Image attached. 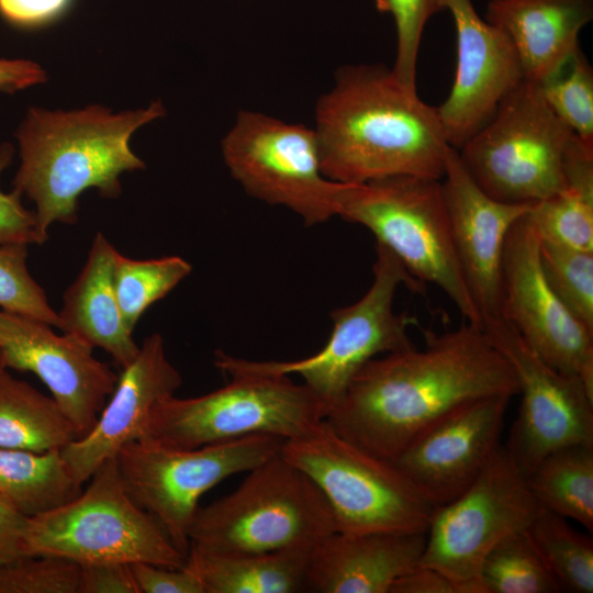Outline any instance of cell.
<instances>
[{
  "mask_svg": "<svg viewBox=\"0 0 593 593\" xmlns=\"http://www.w3.org/2000/svg\"><path fill=\"white\" fill-rule=\"evenodd\" d=\"M81 491L59 449L0 448V496L25 517L51 511Z\"/></svg>",
  "mask_w": 593,
  "mask_h": 593,
  "instance_id": "obj_26",
  "label": "cell"
},
{
  "mask_svg": "<svg viewBox=\"0 0 593 593\" xmlns=\"http://www.w3.org/2000/svg\"><path fill=\"white\" fill-rule=\"evenodd\" d=\"M45 80L46 72L34 61L0 58V91L14 93Z\"/></svg>",
  "mask_w": 593,
  "mask_h": 593,
  "instance_id": "obj_42",
  "label": "cell"
},
{
  "mask_svg": "<svg viewBox=\"0 0 593 593\" xmlns=\"http://www.w3.org/2000/svg\"><path fill=\"white\" fill-rule=\"evenodd\" d=\"M374 5L394 22L396 49L392 74L404 88L416 92V63L423 32L433 15L445 11L441 0H374Z\"/></svg>",
  "mask_w": 593,
  "mask_h": 593,
  "instance_id": "obj_35",
  "label": "cell"
},
{
  "mask_svg": "<svg viewBox=\"0 0 593 593\" xmlns=\"http://www.w3.org/2000/svg\"><path fill=\"white\" fill-rule=\"evenodd\" d=\"M552 112L536 82L523 80L460 149V160L491 198L535 204L563 190L568 168L583 147Z\"/></svg>",
  "mask_w": 593,
  "mask_h": 593,
  "instance_id": "obj_5",
  "label": "cell"
},
{
  "mask_svg": "<svg viewBox=\"0 0 593 593\" xmlns=\"http://www.w3.org/2000/svg\"><path fill=\"white\" fill-rule=\"evenodd\" d=\"M337 215L368 228L415 280L437 286L466 322L482 325L457 257L441 179L394 176L347 183Z\"/></svg>",
  "mask_w": 593,
  "mask_h": 593,
  "instance_id": "obj_6",
  "label": "cell"
},
{
  "mask_svg": "<svg viewBox=\"0 0 593 593\" xmlns=\"http://www.w3.org/2000/svg\"><path fill=\"white\" fill-rule=\"evenodd\" d=\"M4 370H7V368H5L3 358H2V354H1V351H0V374H1Z\"/></svg>",
  "mask_w": 593,
  "mask_h": 593,
  "instance_id": "obj_45",
  "label": "cell"
},
{
  "mask_svg": "<svg viewBox=\"0 0 593 593\" xmlns=\"http://www.w3.org/2000/svg\"><path fill=\"white\" fill-rule=\"evenodd\" d=\"M74 0H0V15L12 25L35 29L59 20Z\"/></svg>",
  "mask_w": 593,
  "mask_h": 593,
  "instance_id": "obj_39",
  "label": "cell"
},
{
  "mask_svg": "<svg viewBox=\"0 0 593 593\" xmlns=\"http://www.w3.org/2000/svg\"><path fill=\"white\" fill-rule=\"evenodd\" d=\"M501 317L553 369L579 377L593 393V332L548 284L539 236L528 212L508 232L502 260Z\"/></svg>",
  "mask_w": 593,
  "mask_h": 593,
  "instance_id": "obj_15",
  "label": "cell"
},
{
  "mask_svg": "<svg viewBox=\"0 0 593 593\" xmlns=\"http://www.w3.org/2000/svg\"><path fill=\"white\" fill-rule=\"evenodd\" d=\"M181 384V374L169 361L161 335L146 337L136 357L122 368L90 432L60 450L76 482L82 486L122 447L145 438L155 406L175 395Z\"/></svg>",
  "mask_w": 593,
  "mask_h": 593,
  "instance_id": "obj_20",
  "label": "cell"
},
{
  "mask_svg": "<svg viewBox=\"0 0 593 593\" xmlns=\"http://www.w3.org/2000/svg\"><path fill=\"white\" fill-rule=\"evenodd\" d=\"M593 19V0H490L485 20L501 29L519 58L524 79L540 83L579 48Z\"/></svg>",
  "mask_w": 593,
  "mask_h": 593,
  "instance_id": "obj_22",
  "label": "cell"
},
{
  "mask_svg": "<svg viewBox=\"0 0 593 593\" xmlns=\"http://www.w3.org/2000/svg\"><path fill=\"white\" fill-rule=\"evenodd\" d=\"M415 346L369 360L325 421L342 437L393 461L445 415L469 401L518 394L513 368L482 325L427 332Z\"/></svg>",
  "mask_w": 593,
  "mask_h": 593,
  "instance_id": "obj_1",
  "label": "cell"
},
{
  "mask_svg": "<svg viewBox=\"0 0 593 593\" xmlns=\"http://www.w3.org/2000/svg\"><path fill=\"white\" fill-rule=\"evenodd\" d=\"M512 396L490 395L456 407L434 424L393 462L436 506L462 493L500 444Z\"/></svg>",
  "mask_w": 593,
  "mask_h": 593,
  "instance_id": "obj_18",
  "label": "cell"
},
{
  "mask_svg": "<svg viewBox=\"0 0 593 593\" xmlns=\"http://www.w3.org/2000/svg\"><path fill=\"white\" fill-rule=\"evenodd\" d=\"M77 438L59 405L7 370L0 374V448L45 452Z\"/></svg>",
  "mask_w": 593,
  "mask_h": 593,
  "instance_id": "obj_25",
  "label": "cell"
},
{
  "mask_svg": "<svg viewBox=\"0 0 593 593\" xmlns=\"http://www.w3.org/2000/svg\"><path fill=\"white\" fill-rule=\"evenodd\" d=\"M482 327L511 363L522 395L505 448L523 474L560 447L593 444V393L583 381L547 365L504 318Z\"/></svg>",
  "mask_w": 593,
  "mask_h": 593,
  "instance_id": "obj_14",
  "label": "cell"
},
{
  "mask_svg": "<svg viewBox=\"0 0 593 593\" xmlns=\"http://www.w3.org/2000/svg\"><path fill=\"white\" fill-rule=\"evenodd\" d=\"M538 86L557 118L593 145V69L581 48Z\"/></svg>",
  "mask_w": 593,
  "mask_h": 593,
  "instance_id": "obj_32",
  "label": "cell"
},
{
  "mask_svg": "<svg viewBox=\"0 0 593 593\" xmlns=\"http://www.w3.org/2000/svg\"><path fill=\"white\" fill-rule=\"evenodd\" d=\"M544 276L567 309L593 332V251L539 239Z\"/></svg>",
  "mask_w": 593,
  "mask_h": 593,
  "instance_id": "obj_33",
  "label": "cell"
},
{
  "mask_svg": "<svg viewBox=\"0 0 593 593\" xmlns=\"http://www.w3.org/2000/svg\"><path fill=\"white\" fill-rule=\"evenodd\" d=\"M11 559H13V557H10L8 555H4V553L0 552V564H2L5 561H9Z\"/></svg>",
  "mask_w": 593,
  "mask_h": 593,
  "instance_id": "obj_44",
  "label": "cell"
},
{
  "mask_svg": "<svg viewBox=\"0 0 593 593\" xmlns=\"http://www.w3.org/2000/svg\"><path fill=\"white\" fill-rule=\"evenodd\" d=\"M52 327L0 309V351L7 369L30 371L43 381L81 438L96 424L119 376L93 356L91 345Z\"/></svg>",
  "mask_w": 593,
  "mask_h": 593,
  "instance_id": "obj_16",
  "label": "cell"
},
{
  "mask_svg": "<svg viewBox=\"0 0 593 593\" xmlns=\"http://www.w3.org/2000/svg\"><path fill=\"white\" fill-rule=\"evenodd\" d=\"M426 533L335 532L310 552L305 592L390 593L419 564Z\"/></svg>",
  "mask_w": 593,
  "mask_h": 593,
  "instance_id": "obj_21",
  "label": "cell"
},
{
  "mask_svg": "<svg viewBox=\"0 0 593 593\" xmlns=\"http://www.w3.org/2000/svg\"><path fill=\"white\" fill-rule=\"evenodd\" d=\"M311 550L215 553L190 546L184 566L204 593H302Z\"/></svg>",
  "mask_w": 593,
  "mask_h": 593,
  "instance_id": "obj_24",
  "label": "cell"
},
{
  "mask_svg": "<svg viewBox=\"0 0 593 593\" xmlns=\"http://www.w3.org/2000/svg\"><path fill=\"white\" fill-rule=\"evenodd\" d=\"M526 479L540 507L593 532V444L549 452Z\"/></svg>",
  "mask_w": 593,
  "mask_h": 593,
  "instance_id": "obj_27",
  "label": "cell"
},
{
  "mask_svg": "<svg viewBox=\"0 0 593 593\" xmlns=\"http://www.w3.org/2000/svg\"><path fill=\"white\" fill-rule=\"evenodd\" d=\"M222 154L249 195L290 209L306 225L337 215L347 183L324 176L314 128L243 110L222 141Z\"/></svg>",
  "mask_w": 593,
  "mask_h": 593,
  "instance_id": "obj_12",
  "label": "cell"
},
{
  "mask_svg": "<svg viewBox=\"0 0 593 593\" xmlns=\"http://www.w3.org/2000/svg\"><path fill=\"white\" fill-rule=\"evenodd\" d=\"M179 256L132 259L119 251L114 260V288L126 326L133 332L143 313L165 298L191 272Z\"/></svg>",
  "mask_w": 593,
  "mask_h": 593,
  "instance_id": "obj_30",
  "label": "cell"
},
{
  "mask_svg": "<svg viewBox=\"0 0 593 593\" xmlns=\"http://www.w3.org/2000/svg\"><path fill=\"white\" fill-rule=\"evenodd\" d=\"M532 544L561 592H593V540L567 518L540 507L526 528Z\"/></svg>",
  "mask_w": 593,
  "mask_h": 593,
  "instance_id": "obj_29",
  "label": "cell"
},
{
  "mask_svg": "<svg viewBox=\"0 0 593 593\" xmlns=\"http://www.w3.org/2000/svg\"><path fill=\"white\" fill-rule=\"evenodd\" d=\"M231 381L194 398L175 395L152 412L147 436L163 444L195 448L251 435L292 440L306 435L326 416L312 390L290 376L224 371Z\"/></svg>",
  "mask_w": 593,
  "mask_h": 593,
  "instance_id": "obj_10",
  "label": "cell"
},
{
  "mask_svg": "<svg viewBox=\"0 0 593 593\" xmlns=\"http://www.w3.org/2000/svg\"><path fill=\"white\" fill-rule=\"evenodd\" d=\"M139 593H204L199 578L186 566L169 568L146 562L131 563Z\"/></svg>",
  "mask_w": 593,
  "mask_h": 593,
  "instance_id": "obj_38",
  "label": "cell"
},
{
  "mask_svg": "<svg viewBox=\"0 0 593 593\" xmlns=\"http://www.w3.org/2000/svg\"><path fill=\"white\" fill-rule=\"evenodd\" d=\"M373 279L367 292L355 303L331 313L333 329L322 349L298 360H248L215 353L221 371L230 369L267 374H299L321 400L327 412L340 400L355 374L371 359L415 346L409 329L414 316L396 313V291L404 286L423 293L425 286L415 280L401 261L377 244Z\"/></svg>",
  "mask_w": 593,
  "mask_h": 593,
  "instance_id": "obj_9",
  "label": "cell"
},
{
  "mask_svg": "<svg viewBox=\"0 0 593 593\" xmlns=\"http://www.w3.org/2000/svg\"><path fill=\"white\" fill-rule=\"evenodd\" d=\"M81 566L51 556H19L0 564V593H79Z\"/></svg>",
  "mask_w": 593,
  "mask_h": 593,
  "instance_id": "obj_34",
  "label": "cell"
},
{
  "mask_svg": "<svg viewBox=\"0 0 593 593\" xmlns=\"http://www.w3.org/2000/svg\"><path fill=\"white\" fill-rule=\"evenodd\" d=\"M313 128L322 171L333 181L444 177L450 146L437 109L404 88L391 68L340 67L316 102Z\"/></svg>",
  "mask_w": 593,
  "mask_h": 593,
  "instance_id": "obj_2",
  "label": "cell"
},
{
  "mask_svg": "<svg viewBox=\"0 0 593 593\" xmlns=\"http://www.w3.org/2000/svg\"><path fill=\"white\" fill-rule=\"evenodd\" d=\"M26 245L0 246V309L25 315L60 329L58 313L26 266Z\"/></svg>",
  "mask_w": 593,
  "mask_h": 593,
  "instance_id": "obj_36",
  "label": "cell"
},
{
  "mask_svg": "<svg viewBox=\"0 0 593 593\" xmlns=\"http://www.w3.org/2000/svg\"><path fill=\"white\" fill-rule=\"evenodd\" d=\"M390 593H470L469 589L432 567L417 566L399 578Z\"/></svg>",
  "mask_w": 593,
  "mask_h": 593,
  "instance_id": "obj_41",
  "label": "cell"
},
{
  "mask_svg": "<svg viewBox=\"0 0 593 593\" xmlns=\"http://www.w3.org/2000/svg\"><path fill=\"white\" fill-rule=\"evenodd\" d=\"M89 481L70 501L26 518L21 556H58L79 564L184 566L187 556L125 490L115 458L104 461Z\"/></svg>",
  "mask_w": 593,
  "mask_h": 593,
  "instance_id": "obj_7",
  "label": "cell"
},
{
  "mask_svg": "<svg viewBox=\"0 0 593 593\" xmlns=\"http://www.w3.org/2000/svg\"><path fill=\"white\" fill-rule=\"evenodd\" d=\"M441 3L454 20L457 64L451 90L436 109L449 146L458 150L492 118L524 74L507 35L482 19L472 0Z\"/></svg>",
  "mask_w": 593,
  "mask_h": 593,
  "instance_id": "obj_17",
  "label": "cell"
},
{
  "mask_svg": "<svg viewBox=\"0 0 593 593\" xmlns=\"http://www.w3.org/2000/svg\"><path fill=\"white\" fill-rule=\"evenodd\" d=\"M26 518L0 496V552L21 556V542Z\"/></svg>",
  "mask_w": 593,
  "mask_h": 593,
  "instance_id": "obj_43",
  "label": "cell"
},
{
  "mask_svg": "<svg viewBox=\"0 0 593 593\" xmlns=\"http://www.w3.org/2000/svg\"><path fill=\"white\" fill-rule=\"evenodd\" d=\"M165 112L160 101L116 114L100 105L27 111L16 132L21 164L13 186L35 203L45 240L54 222L77 221L78 199L87 189L97 188L104 198L120 195V176L145 168L130 147L133 133Z\"/></svg>",
  "mask_w": 593,
  "mask_h": 593,
  "instance_id": "obj_3",
  "label": "cell"
},
{
  "mask_svg": "<svg viewBox=\"0 0 593 593\" xmlns=\"http://www.w3.org/2000/svg\"><path fill=\"white\" fill-rule=\"evenodd\" d=\"M528 217L540 240L593 251V157L577 160L567 187L535 203Z\"/></svg>",
  "mask_w": 593,
  "mask_h": 593,
  "instance_id": "obj_28",
  "label": "cell"
},
{
  "mask_svg": "<svg viewBox=\"0 0 593 593\" xmlns=\"http://www.w3.org/2000/svg\"><path fill=\"white\" fill-rule=\"evenodd\" d=\"M118 250L102 234H96L87 260L64 293L57 312L60 329L102 348L122 369L137 355L139 346L126 326L114 288Z\"/></svg>",
  "mask_w": 593,
  "mask_h": 593,
  "instance_id": "obj_23",
  "label": "cell"
},
{
  "mask_svg": "<svg viewBox=\"0 0 593 593\" xmlns=\"http://www.w3.org/2000/svg\"><path fill=\"white\" fill-rule=\"evenodd\" d=\"M280 454L320 488L336 532H427L436 505L393 461L345 439L325 419L286 440Z\"/></svg>",
  "mask_w": 593,
  "mask_h": 593,
  "instance_id": "obj_8",
  "label": "cell"
},
{
  "mask_svg": "<svg viewBox=\"0 0 593 593\" xmlns=\"http://www.w3.org/2000/svg\"><path fill=\"white\" fill-rule=\"evenodd\" d=\"M80 566L79 593H139L128 563L97 562Z\"/></svg>",
  "mask_w": 593,
  "mask_h": 593,
  "instance_id": "obj_40",
  "label": "cell"
},
{
  "mask_svg": "<svg viewBox=\"0 0 593 593\" xmlns=\"http://www.w3.org/2000/svg\"><path fill=\"white\" fill-rule=\"evenodd\" d=\"M246 473L230 494L199 506L191 547L215 553L313 549L336 532L320 488L280 452Z\"/></svg>",
  "mask_w": 593,
  "mask_h": 593,
  "instance_id": "obj_4",
  "label": "cell"
},
{
  "mask_svg": "<svg viewBox=\"0 0 593 593\" xmlns=\"http://www.w3.org/2000/svg\"><path fill=\"white\" fill-rule=\"evenodd\" d=\"M479 578L486 593L561 592L526 529L506 536L490 550Z\"/></svg>",
  "mask_w": 593,
  "mask_h": 593,
  "instance_id": "obj_31",
  "label": "cell"
},
{
  "mask_svg": "<svg viewBox=\"0 0 593 593\" xmlns=\"http://www.w3.org/2000/svg\"><path fill=\"white\" fill-rule=\"evenodd\" d=\"M13 147L9 143L0 146V174L10 164ZM21 193L13 189L10 193L0 190V246L42 245L45 239L40 234L35 212L21 203Z\"/></svg>",
  "mask_w": 593,
  "mask_h": 593,
  "instance_id": "obj_37",
  "label": "cell"
},
{
  "mask_svg": "<svg viewBox=\"0 0 593 593\" xmlns=\"http://www.w3.org/2000/svg\"><path fill=\"white\" fill-rule=\"evenodd\" d=\"M284 441L272 435H251L180 448L145 437L122 447L114 458L130 496L187 556L189 529L201 496L223 480L278 455Z\"/></svg>",
  "mask_w": 593,
  "mask_h": 593,
  "instance_id": "obj_11",
  "label": "cell"
},
{
  "mask_svg": "<svg viewBox=\"0 0 593 593\" xmlns=\"http://www.w3.org/2000/svg\"><path fill=\"white\" fill-rule=\"evenodd\" d=\"M538 508L526 477L500 445L462 493L436 506L419 566L444 572L470 593H486L479 578L485 556L506 536L525 530Z\"/></svg>",
  "mask_w": 593,
  "mask_h": 593,
  "instance_id": "obj_13",
  "label": "cell"
},
{
  "mask_svg": "<svg viewBox=\"0 0 593 593\" xmlns=\"http://www.w3.org/2000/svg\"><path fill=\"white\" fill-rule=\"evenodd\" d=\"M457 257L481 321L501 317L502 260L515 222L532 204H511L486 194L450 147L441 178Z\"/></svg>",
  "mask_w": 593,
  "mask_h": 593,
  "instance_id": "obj_19",
  "label": "cell"
}]
</instances>
